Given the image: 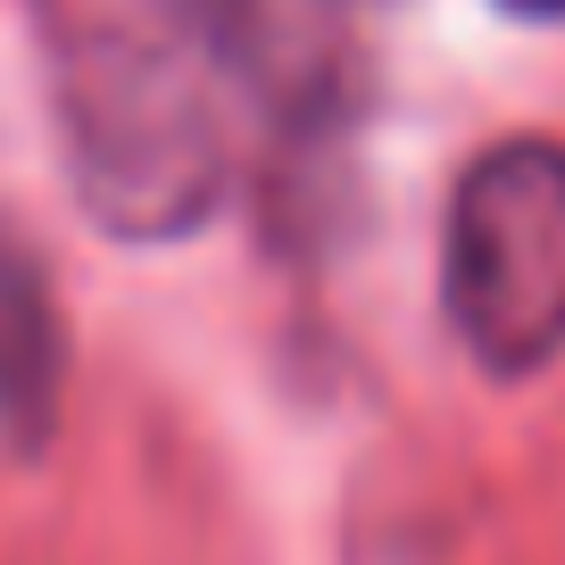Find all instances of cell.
I'll list each match as a JSON object with an SVG mask.
<instances>
[{"label":"cell","mask_w":565,"mask_h":565,"mask_svg":"<svg viewBox=\"0 0 565 565\" xmlns=\"http://www.w3.org/2000/svg\"><path fill=\"white\" fill-rule=\"evenodd\" d=\"M441 308L482 374L565 350V141L508 134L466 159L441 209Z\"/></svg>","instance_id":"6da1fadb"},{"label":"cell","mask_w":565,"mask_h":565,"mask_svg":"<svg viewBox=\"0 0 565 565\" xmlns=\"http://www.w3.org/2000/svg\"><path fill=\"white\" fill-rule=\"evenodd\" d=\"M67 167L108 233L175 242L225 192V134L183 58L100 42L67 67Z\"/></svg>","instance_id":"7a4b0ae2"},{"label":"cell","mask_w":565,"mask_h":565,"mask_svg":"<svg viewBox=\"0 0 565 565\" xmlns=\"http://www.w3.org/2000/svg\"><path fill=\"white\" fill-rule=\"evenodd\" d=\"M58 383H67V333H58L51 282L18 242H0V441L9 449L34 458L51 441Z\"/></svg>","instance_id":"3957f363"},{"label":"cell","mask_w":565,"mask_h":565,"mask_svg":"<svg viewBox=\"0 0 565 565\" xmlns=\"http://www.w3.org/2000/svg\"><path fill=\"white\" fill-rule=\"evenodd\" d=\"M508 18H565V0H499Z\"/></svg>","instance_id":"277c9868"}]
</instances>
